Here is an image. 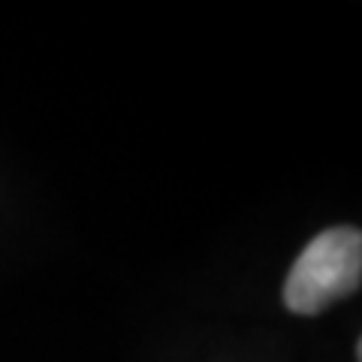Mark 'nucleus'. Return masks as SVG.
Here are the masks:
<instances>
[{"label": "nucleus", "instance_id": "f257e3e1", "mask_svg": "<svg viewBox=\"0 0 362 362\" xmlns=\"http://www.w3.org/2000/svg\"><path fill=\"white\" fill-rule=\"evenodd\" d=\"M362 281V235L354 226L326 230L293 263L284 302L296 314H320Z\"/></svg>", "mask_w": 362, "mask_h": 362}]
</instances>
